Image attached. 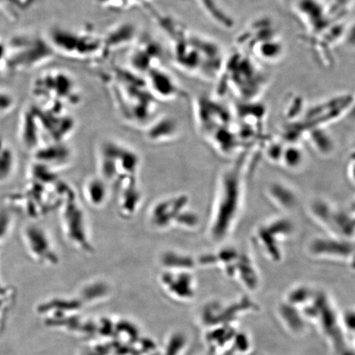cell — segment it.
I'll list each match as a JSON object with an SVG mask.
<instances>
[{"mask_svg": "<svg viewBox=\"0 0 355 355\" xmlns=\"http://www.w3.org/2000/svg\"><path fill=\"white\" fill-rule=\"evenodd\" d=\"M148 12L170 39L171 58L177 68L204 81L216 82L226 57L220 44L153 7Z\"/></svg>", "mask_w": 355, "mask_h": 355, "instance_id": "6da1fadb", "label": "cell"}, {"mask_svg": "<svg viewBox=\"0 0 355 355\" xmlns=\"http://www.w3.org/2000/svg\"><path fill=\"white\" fill-rule=\"evenodd\" d=\"M216 97L232 96L236 101H259L270 85L263 65L241 51L226 55L216 81Z\"/></svg>", "mask_w": 355, "mask_h": 355, "instance_id": "7a4b0ae2", "label": "cell"}, {"mask_svg": "<svg viewBox=\"0 0 355 355\" xmlns=\"http://www.w3.org/2000/svg\"><path fill=\"white\" fill-rule=\"evenodd\" d=\"M115 107L121 116L132 123H144L153 118L155 100L143 78L130 69L114 68L104 74Z\"/></svg>", "mask_w": 355, "mask_h": 355, "instance_id": "3957f363", "label": "cell"}, {"mask_svg": "<svg viewBox=\"0 0 355 355\" xmlns=\"http://www.w3.org/2000/svg\"><path fill=\"white\" fill-rule=\"evenodd\" d=\"M235 49L259 64H276L285 57V39L277 22L268 16L256 17L235 39Z\"/></svg>", "mask_w": 355, "mask_h": 355, "instance_id": "277c9868", "label": "cell"}, {"mask_svg": "<svg viewBox=\"0 0 355 355\" xmlns=\"http://www.w3.org/2000/svg\"><path fill=\"white\" fill-rule=\"evenodd\" d=\"M53 51L75 60L99 62L111 55L105 34L92 26L78 29L55 28L49 37Z\"/></svg>", "mask_w": 355, "mask_h": 355, "instance_id": "5b68a950", "label": "cell"}, {"mask_svg": "<svg viewBox=\"0 0 355 355\" xmlns=\"http://www.w3.org/2000/svg\"><path fill=\"white\" fill-rule=\"evenodd\" d=\"M193 106L198 126L213 143L225 149L241 143L232 107L222 104L218 97H199Z\"/></svg>", "mask_w": 355, "mask_h": 355, "instance_id": "8992f818", "label": "cell"}, {"mask_svg": "<svg viewBox=\"0 0 355 355\" xmlns=\"http://www.w3.org/2000/svg\"><path fill=\"white\" fill-rule=\"evenodd\" d=\"M354 96L349 93L334 95L308 106L299 121L288 123L300 128H325L349 114Z\"/></svg>", "mask_w": 355, "mask_h": 355, "instance_id": "52a82bcc", "label": "cell"}, {"mask_svg": "<svg viewBox=\"0 0 355 355\" xmlns=\"http://www.w3.org/2000/svg\"><path fill=\"white\" fill-rule=\"evenodd\" d=\"M42 86L47 88L46 97L50 109L67 110L82 101V93L76 80L64 71H51L42 78Z\"/></svg>", "mask_w": 355, "mask_h": 355, "instance_id": "ba28073f", "label": "cell"}, {"mask_svg": "<svg viewBox=\"0 0 355 355\" xmlns=\"http://www.w3.org/2000/svg\"><path fill=\"white\" fill-rule=\"evenodd\" d=\"M232 110L241 141L251 143L263 135L268 113L260 101H235Z\"/></svg>", "mask_w": 355, "mask_h": 355, "instance_id": "9c48e42d", "label": "cell"}, {"mask_svg": "<svg viewBox=\"0 0 355 355\" xmlns=\"http://www.w3.org/2000/svg\"><path fill=\"white\" fill-rule=\"evenodd\" d=\"M20 237L26 254L35 263L46 266L57 264L59 259L54 244L41 225L26 224L22 226Z\"/></svg>", "mask_w": 355, "mask_h": 355, "instance_id": "30bf717a", "label": "cell"}, {"mask_svg": "<svg viewBox=\"0 0 355 355\" xmlns=\"http://www.w3.org/2000/svg\"><path fill=\"white\" fill-rule=\"evenodd\" d=\"M141 78L149 92L157 101H175L184 96L179 82L163 65L149 70Z\"/></svg>", "mask_w": 355, "mask_h": 355, "instance_id": "8fae6325", "label": "cell"}, {"mask_svg": "<svg viewBox=\"0 0 355 355\" xmlns=\"http://www.w3.org/2000/svg\"><path fill=\"white\" fill-rule=\"evenodd\" d=\"M163 51L153 39L139 40L132 50L130 69L143 77L149 70L163 65Z\"/></svg>", "mask_w": 355, "mask_h": 355, "instance_id": "7c38bea8", "label": "cell"}, {"mask_svg": "<svg viewBox=\"0 0 355 355\" xmlns=\"http://www.w3.org/2000/svg\"><path fill=\"white\" fill-rule=\"evenodd\" d=\"M194 1L198 3L205 15L220 28L226 30L234 28L233 17L220 6L217 0H194Z\"/></svg>", "mask_w": 355, "mask_h": 355, "instance_id": "4fadbf2b", "label": "cell"}, {"mask_svg": "<svg viewBox=\"0 0 355 355\" xmlns=\"http://www.w3.org/2000/svg\"><path fill=\"white\" fill-rule=\"evenodd\" d=\"M307 107V103L303 96L299 94L288 95L284 102V117L288 123L299 121Z\"/></svg>", "mask_w": 355, "mask_h": 355, "instance_id": "5bb4252c", "label": "cell"}, {"mask_svg": "<svg viewBox=\"0 0 355 355\" xmlns=\"http://www.w3.org/2000/svg\"><path fill=\"white\" fill-rule=\"evenodd\" d=\"M102 8L112 11H127L135 8H148L153 6V0H95Z\"/></svg>", "mask_w": 355, "mask_h": 355, "instance_id": "9a60e30c", "label": "cell"}, {"mask_svg": "<svg viewBox=\"0 0 355 355\" xmlns=\"http://www.w3.org/2000/svg\"><path fill=\"white\" fill-rule=\"evenodd\" d=\"M15 168V157L11 149L0 139V184L10 178Z\"/></svg>", "mask_w": 355, "mask_h": 355, "instance_id": "2e32d148", "label": "cell"}, {"mask_svg": "<svg viewBox=\"0 0 355 355\" xmlns=\"http://www.w3.org/2000/svg\"><path fill=\"white\" fill-rule=\"evenodd\" d=\"M13 223H15V219L12 212L4 208L0 209V251L10 236Z\"/></svg>", "mask_w": 355, "mask_h": 355, "instance_id": "e0dca14e", "label": "cell"}, {"mask_svg": "<svg viewBox=\"0 0 355 355\" xmlns=\"http://www.w3.org/2000/svg\"><path fill=\"white\" fill-rule=\"evenodd\" d=\"M341 325L344 335L353 341L355 347V310H349L341 315Z\"/></svg>", "mask_w": 355, "mask_h": 355, "instance_id": "ac0fdd59", "label": "cell"}, {"mask_svg": "<svg viewBox=\"0 0 355 355\" xmlns=\"http://www.w3.org/2000/svg\"><path fill=\"white\" fill-rule=\"evenodd\" d=\"M345 44L349 47L355 49V22L349 24L345 38Z\"/></svg>", "mask_w": 355, "mask_h": 355, "instance_id": "d6986e66", "label": "cell"}, {"mask_svg": "<svg viewBox=\"0 0 355 355\" xmlns=\"http://www.w3.org/2000/svg\"><path fill=\"white\" fill-rule=\"evenodd\" d=\"M349 171L350 177H352V179L355 182V159L352 164V167L349 168Z\"/></svg>", "mask_w": 355, "mask_h": 355, "instance_id": "ffe728a7", "label": "cell"}, {"mask_svg": "<svg viewBox=\"0 0 355 355\" xmlns=\"http://www.w3.org/2000/svg\"><path fill=\"white\" fill-rule=\"evenodd\" d=\"M348 115L350 118L355 119V97Z\"/></svg>", "mask_w": 355, "mask_h": 355, "instance_id": "44dd1931", "label": "cell"}, {"mask_svg": "<svg viewBox=\"0 0 355 355\" xmlns=\"http://www.w3.org/2000/svg\"><path fill=\"white\" fill-rule=\"evenodd\" d=\"M340 355H355V352L352 353V352H345L344 349H341L340 350Z\"/></svg>", "mask_w": 355, "mask_h": 355, "instance_id": "7402d4cb", "label": "cell"}, {"mask_svg": "<svg viewBox=\"0 0 355 355\" xmlns=\"http://www.w3.org/2000/svg\"><path fill=\"white\" fill-rule=\"evenodd\" d=\"M354 261H355V257H354ZM354 268H355V263H354Z\"/></svg>", "mask_w": 355, "mask_h": 355, "instance_id": "603a6c76", "label": "cell"}]
</instances>
